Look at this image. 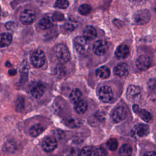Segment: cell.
I'll list each match as a JSON object with an SVG mask.
<instances>
[{
    "mask_svg": "<svg viewBox=\"0 0 156 156\" xmlns=\"http://www.w3.org/2000/svg\"><path fill=\"white\" fill-rule=\"evenodd\" d=\"M110 71L108 68L103 66L98 68L96 71V74L98 77L101 79H106L110 76Z\"/></svg>",
    "mask_w": 156,
    "mask_h": 156,
    "instance_id": "7402d4cb",
    "label": "cell"
},
{
    "mask_svg": "<svg viewBox=\"0 0 156 156\" xmlns=\"http://www.w3.org/2000/svg\"><path fill=\"white\" fill-rule=\"evenodd\" d=\"M74 46L79 54H84L88 48L87 40L83 37H77L74 40Z\"/></svg>",
    "mask_w": 156,
    "mask_h": 156,
    "instance_id": "8992f818",
    "label": "cell"
},
{
    "mask_svg": "<svg viewBox=\"0 0 156 156\" xmlns=\"http://www.w3.org/2000/svg\"><path fill=\"white\" fill-rule=\"evenodd\" d=\"M91 11V7L90 5L84 4L81 5L79 8V12L83 15H87L89 14Z\"/></svg>",
    "mask_w": 156,
    "mask_h": 156,
    "instance_id": "83f0119b",
    "label": "cell"
},
{
    "mask_svg": "<svg viewBox=\"0 0 156 156\" xmlns=\"http://www.w3.org/2000/svg\"><path fill=\"white\" fill-rule=\"evenodd\" d=\"M127 117V111L122 106L116 107L111 112V118L115 122H119Z\"/></svg>",
    "mask_w": 156,
    "mask_h": 156,
    "instance_id": "3957f363",
    "label": "cell"
},
{
    "mask_svg": "<svg viewBox=\"0 0 156 156\" xmlns=\"http://www.w3.org/2000/svg\"><path fill=\"white\" fill-rule=\"evenodd\" d=\"M64 29L66 32H71L76 27V23L73 21H69L66 22L64 25Z\"/></svg>",
    "mask_w": 156,
    "mask_h": 156,
    "instance_id": "4dcf8cb0",
    "label": "cell"
},
{
    "mask_svg": "<svg viewBox=\"0 0 156 156\" xmlns=\"http://www.w3.org/2000/svg\"><path fill=\"white\" fill-rule=\"evenodd\" d=\"M0 13H1V7H0Z\"/></svg>",
    "mask_w": 156,
    "mask_h": 156,
    "instance_id": "f35d334b",
    "label": "cell"
},
{
    "mask_svg": "<svg viewBox=\"0 0 156 156\" xmlns=\"http://www.w3.org/2000/svg\"><path fill=\"white\" fill-rule=\"evenodd\" d=\"M151 64V61L150 58L146 55L139 56L136 60V66L137 68L141 71L147 69L150 67Z\"/></svg>",
    "mask_w": 156,
    "mask_h": 156,
    "instance_id": "30bf717a",
    "label": "cell"
},
{
    "mask_svg": "<svg viewBox=\"0 0 156 156\" xmlns=\"http://www.w3.org/2000/svg\"><path fill=\"white\" fill-rule=\"evenodd\" d=\"M64 122L66 126L71 128L79 127L82 124V121H80V119L76 117L68 118L65 119Z\"/></svg>",
    "mask_w": 156,
    "mask_h": 156,
    "instance_id": "ac0fdd59",
    "label": "cell"
},
{
    "mask_svg": "<svg viewBox=\"0 0 156 156\" xmlns=\"http://www.w3.org/2000/svg\"><path fill=\"white\" fill-rule=\"evenodd\" d=\"M45 87L41 83H37L32 86L30 89L31 95L37 99L40 98L44 94Z\"/></svg>",
    "mask_w": 156,
    "mask_h": 156,
    "instance_id": "4fadbf2b",
    "label": "cell"
},
{
    "mask_svg": "<svg viewBox=\"0 0 156 156\" xmlns=\"http://www.w3.org/2000/svg\"><path fill=\"white\" fill-rule=\"evenodd\" d=\"M150 19L151 13L147 10H140L136 12L133 16L135 23L140 25L147 23Z\"/></svg>",
    "mask_w": 156,
    "mask_h": 156,
    "instance_id": "277c9868",
    "label": "cell"
},
{
    "mask_svg": "<svg viewBox=\"0 0 156 156\" xmlns=\"http://www.w3.org/2000/svg\"><path fill=\"white\" fill-rule=\"evenodd\" d=\"M95 155L96 156H107V152L104 147H99L95 151Z\"/></svg>",
    "mask_w": 156,
    "mask_h": 156,
    "instance_id": "1f68e13d",
    "label": "cell"
},
{
    "mask_svg": "<svg viewBox=\"0 0 156 156\" xmlns=\"http://www.w3.org/2000/svg\"><path fill=\"white\" fill-rule=\"evenodd\" d=\"M79 150L74 149L71 152V156H79Z\"/></svg>",
    "mask_w": 156,
    "mask_h": 156,
    "instance_id": "8d00e7d4",
    "label": "cell"
},
{
    "mask_svg": "<svg viewBox=\"0 0 156 156\" xmlns=\"http://www.w3.org/2000/svg\"><path fill=\"white\" fill-rule=\"evenodd\" d=\"M107 146L110 151H115L118 148V141L115 138H112L108 140L107 143Z\"/></svg>",
    "mask_w": 156,
    "mask_h": 156,
    "instance_id": "4316f807",
    "label": "cell"
},
{
    "mask_svg": "<svg viewBox=\"0 0 156 156\" xmlns=\"http://www.w3.org/2000/svg\"><path fill=\"white\" fill-rule=\"evenodd\" d=\"M12 40V35L9 33H3L0 35V48L9 46Z\"/></svg>",
    "mask_w": 156,
    "mask_h": 156,
    "instance_id": "d6986e66",
    "label": "cell"
},
{
    "mask_svg": "<svg viewBox=\"0 0 156 156\" xmlns=\"http://www.w3.org/2000/svg\"><path fill=\"white\" fill-rule=\"evenodd\" d=\"M141 95V89L139 87L130 85L127 88L126 96L130 101H135L138 99Z\"/></svg>",
    "mask_w": 156,
    "mask_h": 156,
    "instance_id": "9c48e42d",
    "label": "cell"
},
{
    "mask_svg": "<svg viewBox=\"0 0 156 156\" xmlns=\"http://www.w3.org/2000/svg\"><path fill=\"white\" fill-rule=\"evenodd\" d=\"M98 95L100 100L105 103L110 102L113 96L111 88L107 85L102 86L98 90Z\"/></svg>",
    "mask_w": 156,
    "mask_h": 156,
    "instance_id": "7a4b0ae2",
    "label": "cell"
},
{
    "mask_svg": "<svg viewBox=\"0 0 156 156\" xmlns=\"http://www.w3.org/2000/svg\"><path fill=\"white\" fill-rule=\"evenodd\" d=\"M133 110L135 113H136L143 121L145 122H150L152 118L151 114L145 109H141L139 108V106L136 104H135L133 106Z\"/></svg>",
    "mask_w": 156,
    "mask_h": 156,
    "instance_id": "7c38bea8",
    "label": "cell"
},
{
    "mask_svg": "<svg viewBox=\"0 0 156 156\" xmlns=\"http://www.w3.org/2000/svg\"><path fill=\"white\" fill-rule=\"evenodd\" d=\"M132 148L128 144H123L119 150V156H131Z\"/></svg>",
    "mask_w": 156,
    "mask_h": 156,
    "instance_id": "cb8c5ba5",
    "label": "cell"
},
{
    "mask_svg": "<svg viewBox=\"0 0 156 156\" xmlns=\"http://www.w3.org/2000/svg\"><path fill=\"white\" fill-rule=\"evenodd\" d=\"M128 66L124 63H121L117 65L113 69V73L116 76L122 77L128 74Z\"/></svg>",
    "mask_w": 156,
    "mask_h": 156,
    "instance_id": "5bb4252c",
    "label": "cell"
},
{
    "mask_svg": "<svg viewBox=\"0 0 156 156\" xmlns=\"http://www.w3.org/2000/svg\"><path fill=\"white\" fill-rule=\"evenodd\" d=\"M74 110L79 114L84 113L87 110V104L83 100H80L74 103Z\"/></svg>",
    "mask_w": 156,
    "mask_h": 156,
    "instance_id": "44dd1931",
    "label": "cell"
},
{
    "mask_svg": "<svg viewBox=\"0 0 156 156\" xmlns=\"http://www.w3.org/2000/svg\"><path fill=\"white\" fill-rule=\"evenodd\" d=\"M44 130V127L40 124L33 125L29 129V134L33 137H36L40 135Z\"/></svg>",
    "mask_w": 156,
    "mask_h": 156,
    "instance_id": "ffe728a7",
    "label": "cell"
},
{
    "mask_svg": "<svg viewBox=\"0 0 156 156\" xmlns=\"http://www.w3.org/2000/svg\"><path fill=\"white\" fill-rule=\"evenodd\" d=\"M15 107H16V110L18 112H21L24 107V99L22 97H19L15 103Z\"/></svg>",
    "mask_w": 156,
    "mask_h": 156,
    "instance_id": "f1b7e54d",
    "label": "cell"
},
{
    "mask_svg": "<svg viewBox=\"0 0 156 156\" xmlns=\"http://www.w3.org/2000/svg\"><path fill=\"white\" fill-rule=\"evenodd\" d=\"M133 132L138 136L143 137L149 133V126L145 124H139L135 126Z\"/></svg>",
    "mask_w": 156,
    "mask_h": 156,
    "instance_id": "9a60e30c",
    "label": "cell"
},
{
    "mask_svg": "<svg viewBox=\"0 0 156 156\" xmlns=\"http://www.w3.org/2000/svg\"><path fill=\"white\" fill-rule=\"evenodd\" d=\"M143 156H156V153L155 151H148L146 152Z\"/></svg>",
    "mask_w": 156,
    "mask_h": 156,
    "instance_id": "d590c367",
    "label": "cell"
},
{
    "mask_svg": "<svg viewBox=\"0 0 156 156\" xmlns=\"http://www.w3.org/2000/svg\"><path fill=\"white\" fill-rule=\"evenodd\" d=\"M107 48L108 46L107 42L102 40H99L95 41L93 46V50L94 54L99 56L104 55L106 52Z\"/></svg>",
    "mask_w": 156,
    "mask_h": 156,
    "instance_id": "8fae6325",
    "label": "cell"
},
{
    "mask_svg": "<svg viewBox=\"0 0 156 156\" xmlns=\"http://www.w3.org/2000/svg\"><path fill=\"white\" fill-rule=\"evenodd\" d=\"M79 156H95V150L91 146H85L80 151Z\"/></svg>",
    "mask_w": 156,
    "mask_h": 156,
    "instance_id": "484cf974",
    "label": "cell"
},
{
    "mask_svg": "<svg viewBox=\"0 0 156 156\" xmlns=\"http://www.w3.org/2000/svg\"><path fill=\"white\" fill-rule=\"evenodd\" d=\"M16 71L15 69H10V70H9V74L10 76H13V75H15V74H16Z\"/></svg>",
    "mask_w": 156,
    "mask_h": 156,
    "instance_id": "74e56055",
    "label": "cell"
},
{
    "mask_svg": "<svg viewBox=\"0 0 156 156\" xmlns=\"http://www.w3.org/2000/svg\"><path fill=\"white\" fill-rule=\"evenodd\" d=\"M53 18L57 21H61L63 20L64 17L62 13L58 12H55L54 14H53Z\"/></svg>",
    "mask_w": 156,
    "mask_h": 156,
    "instance_id": "d6a6232c",
    "label": "cell"
},
{
    "mask_svg": "<svg viewBox=\"0 0 156 156\" xmlns=\"http://www.w3.org/2000/svg\"><path fill=\"white\" fill-rule=\"evenodd\" d=\"M69 5L68 0H57L55 3V6L57 8L64 9H66Z\"/></svg>",
    "mask_w": 156,
    "mask_h": 156,
    "instance_id": "f546056e",
    "label": "cell"
},
{
    "mask_svg": "<svg viewBox=\"0 0 156 156\" xmlns=\"http://www.w3.org/2000/svg\"><path fill=\"white\" fill-rule=\"evenodd\" d=\"M83 37L87 40H91L96 37L97 32L96 30L93 26H86L83 32Z\"/></svg>",
    "mask_w": 156,
    "mask_h": 156,
    "instance_id": "2e32d148",
    "label": "cell"
},
{
    "mask_svg": "<svg viewBox=\"0 0 156 156\" xmlns=\"http://www.w3.org/2000/svg\"><path fill=\"white\" fill-rule=\"evenodd\" d=\"M42 146L45 151L51 152L57 147V141L55 137L52 136H47L43 141Z\"/></svg>",
    "mask_w": 156,
    "mask_h": 156,
    "instance_id": "ba28073f",
    "label": "cell"
},
{
    "mask_svg": "<svg viewBox=\"0 0 156 156\" xmlns=\"http://www.w3.org/2000/svg\"><path fill=\"white\" fill-rule=\"evenodd\" d=\"M82 96V94L81 91L79 89L76 88V89H74L69 94V99L72 102L76 103L79 101L81 100Z\"/></svg>",
    "mask_w": 156,
    "mask_h": 156,
    "instance_id": "d4e9b609",
    "label": "cell"
},
{
    "mask_svg": "<svg viewBox=\"0 0 156 156\" xmlns=\"http://www.w3.org/2000/svg\"><path fill=\"white\" fill-rule=\"evenodd\" d=\"M55 54L57 58L62 63H67L70 60L71 54L67 47L63 44H57L54 49Z\"/></svg>",
    "mask_w": 156,
    "mask_h": 156,
    "instance_id": "6da1fadb",
    "label": "cell"
},
{
    "mask_svg": "<svg viewBox=\"0 0 156 156\" xmlns=\"http://www.w3.org/2000/svg\"><path fill=\"white\" fill-rule=\"evenodd\" d=\"M57 71L58 74V75H60V74H64V69L63 66H60V65H59V66L57 67Z\"/></svg>",
    "mask_w": 156,
    "mask_h": 156,
    "instance_id": "e575fe53",
    "label": "cell"
},
{
    "mask_svg": "<svg viewBox=\"0 0 156 156\" xmlns=\"http://www.w3.org/2000/svg\"><path fill=\"white\" fill-rule=\"evenodd\" d=\"M15 23H13V22H9L8 23L6 24L5 25V27L7 29H9V30H12L15 27Z\"/></svg>",
    "mask_w": 156,
    "mask_h": 156,
    "instance_id": "836d02e7",
    "label": "cell"
},
{
    "mask_svg": "<svg viewBox=\"0 0 156 156\" xmlns=\"http://www.w3.org/2000/svg\"><path fill=\"white\" fill-rule=\"evenodd\" d=\"M129 54V49L128 46L125 44H121L119 46L115 51V55L119 59H122L127 57Z\"/></svg>",
    "mask_w": 156,
    "mask_h": 156,
    "instance_id": "e0dca14e",
    "label": "cell"
},
{
    "mask_svg": "<svg viewBox=\"0 0 156 156\" xmlns=\"http://www.w3.org/2000/svg\"><path fill=\"white\" fill-rule=\"evenodd\" d=\"M52 19L51 17L46 16L40 21L39 26L41 29H47L52 26Z\"/></svg>",
    "mask_w": 156,
    "mask_h": 156,
    "instance_id": "603a6c76",
    "label": "cell"
},
{
    "mask_svg": "<svg viewBox=\"0 0 156 156\" xmlns=\"http://www.w3.org/2000/svg\"><path fill=\"white\" fill-rule=\"evenodd\" d=\"M31 63L35 67L39 68L42 66L45 62V55L41 50H37L31 55Z\"/></svg>",
    "mask_w": 156,
    "mask_h": 156,
    "instance_id": "5b68a950",
    "label": "cell"
},
{
    "mask_svg": "<svg viewBox=\"0 0 156 156\" xmlns=\"http://www.w3.org/2000/svg\"><path fill=\"white\" fill-rule=\"evenodd\" d=\"M35 18V15L34 12L30 9H26L23 10L20 15V20L21 22L26 25L32 24L34 21Z\"/></svg>",
    "mask_w": 156,
    "mask_h": 156,
    "instance_id": "52a82bcc",
    "label": "cell"
}]
</instances>
